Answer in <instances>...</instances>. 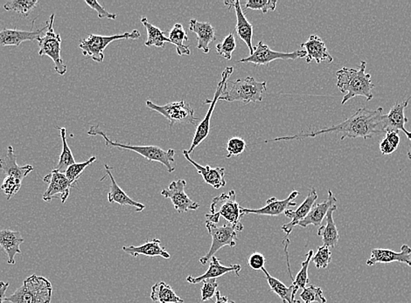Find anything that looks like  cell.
<instances>
[{
  "label": "cell",
  "instance_id": "cell-28",
  "mask_svg": "<svg viewBox=\"0 0 411 303\" xmlns=\"http://www.w3.org/2000/svg\"><path fill=\"white\" fill-rule=\"evenodd\" d=\"M106 174L110 177L111 179V186L110 192L108 193V201L110 203H117L120 205H130L133 206L136 208L137 212H141L146 208V205L141 204V203L137 202L131 199L129 196L124 192V190L121 188L118 183L115 182L113 175L111 173V168L108 164L104 166Z\"/></svg>",
  "mask_w": 411,
  "mask_h": 303
},
{
  "label": "cell",
  "instance_id": "cell-17",
  "mask_svg": "<svg viewBox=\"0 0 411 303\" xmlns=\"http://www.w3.org/2000/svg\"><path fill=\"white\" fill-rule=\"evenodd\" d=\"M411 247L404 244L401 247L400 252H395L393 250L381 249L375 248L371 251V256L367 260V265L374 266L378 263H392L399 262L406 264L411 267Z\"/></svg>",
  "mask_w": 411,
  "mask_h": 303
},
{
  "label": "cell",
  "instance_id": "cell-39",
  "mask_svg": "<svg viewBox=\"0 0 411 303\" xmlns=\"http://www.w3.org/2000/svg\"><path fill=\"white\" fill-rule=\"evenodd\" d=\"M236 38L233 33H230L224 38V40L221 43L217 44L215 49L220 56H223L225 60H230L232 59V54L236 50Z\"/></svg>",
  "mask_w": 411,
  "mask_h": 303
},
{
  "label": "cell",
  "instance_id": "cell-6",
  "mask_svg": "<svg viewBox=\"0 0 411 303\" xmlns=\"http://www.w3.org/2000/svg\"><path fill=\"white\" fill-rule=\"evenodd\" d=\"M227 83L230 85V88H227L221 96V101L242 102L244 104L261 102L263 93L267 90V82H258L254 77H246L245 79Z\"/></svg>",
  "mask_w": 411,
  "mask_h": 303
},
{
  "label": "cell",
  "instance_id": "cell-26",
  "mask_svg": "<svg viewBox=\"0 0 411 303\" xmlns=\"http://www.w3.org/2000/svg\"><path fill=\"white\" fill-rule=\"evenodd\" d=\"M189 30L194 32L197 36V49L204 54L210 53V44L215 41V29L210 22H200L192 19L189 21Z\"/></svg>",
  "mask_w": 411,
  "mask_h": 303
},
{
  "label": "cell",
  "instance_id": "cell-46",
  "mask_svg": "<svg viewBox=\"0 0 411 303\" xmlns=\"http://www.w3.org/2000/svg\"><path fill=\"white\" fill-rule=\"evenodd\" d=\"M85 3L89 8L95 10V11L98 12L99 19H111V21H115L118 17L117 14H111V12L106 11V10L102 8L98 1H96V0H85Z\"/></svg>",
  "mask_w": 411,
  "mask_h": 303
},
{
  "label": "cell",
  "instance_id": "cell-23",
  "mask_svg": "<svg viewBox=\"0 0 411 303\" xmlns=\"http://www.w3.org/2000/svg\"><path fill=\"white\" fill-rule=\"evenodd\" d=\"M337 203V199L333 192L329 190V197L326 201L319 203L313 205L311 208L309 214L303 221H300L298 225L301 227L306 228L308 225H314V227H320L322 225L324 218L326 217L327 212L330 210L331 207L335 205Z\"/></svg>",
  "mask_w": 411,
  "mask_h": 303
},
{
  "label": "cell",
  "instance_id": "cell-38",
  "mask_svg": "<svg viewBox=\"0 0 411 303\" xmlns=\"http://www.w3.org/2000/svg\"><path fill=\"white\" fill-rule=\"evenodd\" d=\"M96 161V157L94 156L89 157L88 160L85 161L83 163L74 164L71 166H69V168H67L64 174H65L67 179L69 180L70 183H71L74 186H76L77 181H78L80 177H81L87 167L91 166L93 163H95Z\"/></svg>",
  "mask_w": 411,
  "mask_h": 303
},
{
  "label": "cell",
  "instance_id": "cell-48",
  "mask_svg": "<svg viewBox=\"0 0 411 303\" xmlns=\"http://www.w3.org/2000/svg\"><path fill=\"white\" fill-rule=\"evenodd\" d=\"M385 138L388 141V143L392 145L395 149L397 150L401 140L399 132L388 131L386 135H385Z\"/></svg>",
  "mask_w": 411,
  "mask_h": 303
},
{
  "label": "cell",
  "instance_id": "cell-9",
  "mask_svg": "<svg viewBox=\"0 0 411 303\" xmlns=\"http://www.w3.org/2000/svg\"><path fill=\"white\" fill-rule=\"evenodd\" d=\"M233 71V67H227L226 69L223 70V74H221V80L219 83H218L213 100H207V101L205 102L206 103H210V107L208 109V111L207 114H206L203 121L201 122L200 124L197 125L190 149L188 150L189 154L194 153L195 148H197L202 142L207 139L208 135H210V120L215 109V105H216L217 102L219 101L221 96L223 95L225 90L227 89V80H229L230 76L232 75Z\"/></svg>",
  "mask_w": 411,
  "mask_h": 303
},
{
  "label": "cell",
  "instance_id": "cell-29",
  "mask_svg": "<svg viewBox=\"0 0 411 303\" xmlns=\"http://www.w3.org/2000/svg\"><path fill=\"white\" fill-rule=\"evenodd\" d=\"M123 251L134 258L139 257L140 256L148 257L159 256L164 258V259L168 260L171 257L168 251L166 250V248L162 246V240H159V238H153L152 240L146 241V243L139 247H123Z\"/></svg>",
  "mask_w": 411,
  "mask_h": 303
},
{
  "label": "cell",
  "instance_id": "cell-42",
  "mask_svg": "<svg viewBox=\"0 0 411 303\" xmlns=\"http://www.w3.org/2000/svg\"><path fill=\"white\" fill-rule=\"evenodd\" d=\"M331 260H332V252L329 247L325 246L318 247V252L311 259L318 269H326Z\"/></svg>",
  "mask_w": 411,
  "mask_h": 303
},
{
  "label": "cell",
  "instance_id": "cell-1",
  "mask_svg": "<svg viewBox=\"0 0 411 303\" xmlns=\"http://www.w3.org/2000/svg\"><path fill=\"white\" fill-rule=\"evenodd\" d=\"M329 133H342V137H340V140H344L348 137H361L367 140L371 139L375 135L386 134L384 109L361 108L357 109L354 115L339 124L329 128H324L322 130L306 132V133L301 132V133L292 135V137L278 138L276 141L302 140L304 138L316 137L318 135Z\"/></svg>",
  "mask_w": 411,
  "mask_h": 303
},
{
  "label": "cell",
  "instance_id": "cell-11",
  "mask_svg": "<svg viewBox=\"0 0 411 303\" xmlns=\"http://www.w3.org/2000/svg\"><path fill=\"white\" fill-rule=\"evenodd\" d=\"M206 227H207L208 234L212 237V244L210 251L205 256L201 257L200 262L205 266L210 262L214 254L224 247H236V240L237 238V228L230 224H225L221 227H218L216 224L206 221Z\"/></svg>",
  "mask_w": 411,
  "mask_h": 303
},
{
  "label": "cell",
  "instance_id": "cell-36",
  "mask_svg": "<svg viewBox=\"0 0 411 303\" xmlns=\"http://www.w3.org/2000/svg\"><path fill=\"white\" fill-rule=\"evenodd\" d=\"M313 257V250H310L307 254L306 260L301 264V269L298 273L295 279L292 280L291 286L293 287V295L296 296L298 290L306 289L309 283V276H308V269H309L310 262Z\"/></svg>",
  "mask_w": 411,
  "mask_h": 303
},
{
  "label": "cell",
  "instance_id": "cell-4",
  "mask_svg": "<svg viewBox=\"0 0 411 303\" xmlns=\"http://www.w3.org/2000/svg\"><path fill=\"white\" fill-rule=\"evenodd\" d=\"M53 287L49 280L33 275L25 279L23 285L5 299V303H51Z\"/></svg>",
  "mask_w": 411,
  "mask_h": 303
},
{
  "label": "cell",
  "instance_id": "cell-44",
  "mask_svg": "<svg viewBox=\"0 0 411 303\" xmlns=\"http://www.w3.org/2000/svg\"><path fill=\"white\" fill-rule=\"evenodd\" d=\"M247 147L246 142L243 138L238 137H233L230 138L226 145L227 151V159H230L231 157L239 156L243 153Z\"/></svg>",
  "mask_w": 411,
  "mask_h": 303
},
{
  "label": "cell",
  "instance_id": "cell-45",
  "mask_svg": "<svg viewBox=\"0 0 411 303\" xmlns=\"http://www.w3.org/2000/svg\"><path fill=\"white\" fill-rule=\"evenodd\" d=\"M218 288L216 279L204 280L203 286L201 287V302H207L215 296Z\"/></svg>",
  "mask_w": 411,
  "mask_h": 303
},
{
  "label": "cell",
  "instance_id": "cell-35",
  "mask_svg": "<svg viewBox=\"0 0 411 303\" xmlns=\"http://www.w3.org/2000/svg\"><path fill=\"white\" fill-rule=\"evenodd\" d=\"M57 130H59L60 138H62L63 142V150L62 153L60 155L59 162L56 167V170L59 172L65 173L67 168L69 166H71L72 164H76L75 157L73 156V153L67 144V137H66V128L56 127Z\"/></svg>",
  "mask_w": 411,
  "mask_h": 303
},
{
  "label": "cell",
  "instance_id": "cell-47",
  "mask_svg": "<svg viewBox=\"0 0 411 303\" xmlns=\"http://www.w3.org/2000/svg\"><path fill=\"white\" fill-rule=\"evenodd\" d=\"M248 263L254 270H262L265 267V258L262 254L255 252L249 256Z\"/></svg>",
  "mask_w": 411,
  "mask_h": 303
},
{
  "label": "cell",
  "instance_id": "cell-21",
  "mask_svg": "<svg viewBox=\"0 0 411 303\" xmlns=\"http://www.w3.org/2000/svg\"><path fill=\"white\" fill-rule=\"evenodd\" d=\"M300 47L307 52V63H310L313 60H315L317 64L323 61L332 63L333 61V58L327 49L325 41L316 34H311L306 43H302Z\"/></svg>",
  "mask_w": 411,
  "mask_h": 303
},
{
  "label": "cell",
  "instance_id": "cell-13",
  "mask_svg": "<svg viewBox=\"0 0 411 303\" xmlns=\"http://www.w3.org/2000/svg\"><path fill=\"white\" fill-rule=\"evenodd\" d=\"M187 182L184 179H179L177 181H173L170 183L168 188L164 189L162 195L164 198L170 199L175 205V210L179 214L189 211H197L200 205L192 201L185 192Z\"/></svg>",
  "mask_w": 411,
  "mask_h": 303
},
{
  "label": "cell",
  "instance_id": "cell-31",
  "mask_svg": "<svg viewBox=\"0 0 411 303\" xmlns=\"http://www.w3.org/2000/svg\"><path fill=\"white\" fill-rule=\"evenodd\" d=\"M150 298L154 302L184 303V301L179 298L172 287L166 284L165 282H157L152 287Z\"/></svg>",
  "mask_w": 411,
  "mask_h": 303
},
{
  "label": "cell",
  "instance_id": "cell-18",
  "mask_svg": "<svg viewBox=\"0 0 411 303\" xmlns=\"http://www.w3.org/2000/svg\"><path fill=\"white\" fill-rule=\"evenodd\" d=\"M411 96L406 101L403 102H397L391 107L388 114H384L385 128L386 133L388 131H403L406 135L408 139L411 142V132L406 128V124L409 122V119L406 117V109L409 105Z\"/></svg>",
  "mask_w": 411,
  "mask_h": 303
},
{
  "label": "cell",
  "instance_id": "cell-25",
  "mask_svg": "<svg viewBox=\"0 0 411 303\" xmlns=\"http://www.w3.org/2000/svg\"><path fill=\"white\" fill-rule=\"evenodd\" d=\"M24 243V238L19 231H0V247L8 256L9 265H15V256L21 254V245Z\"/></svg>",
  "mask_w": 411,
  "mask_h": 303
},
{
  "label": "cell",
  "instance_id": "cell-16",
  "mask_svg": "<svg viewBox=\"0 0 411 303\" xmlns=\"http://www.w3.org/2000/svg\"><path fill=\"white\" fill-rule=\"evenodd\" d=\"M48 24L45 27L33 31V27L30 31L18 30V29H3L0 31V47H19L25 41H38L46 33Z\"/></svg>",
  "mask_w": 411,
  "mask_h": 303
},
{
  "label": "cell",
  "instance_id": "cell-7",
  "mask_svg": "<svg viewBox=\"0 0 411 303\" xmlns=\"http://www.w3.org/2000/svg\"><path fill=\"white\" fill-rule=\"evenodd\" d=\"M141 37L139 30H133L131 33L111 35V36H104V35L91 34L85 40H83L79 45L85 56L91 58L95 63H102L104 60V52L109 45L120 40H137Z\"/></svg>",
  "mask_w": 411,
  "mask_h": 303
},
{
  "label": "cell",
  "instance_id": "cell-51",
  "mask_svg": "<svg viewBox=\"0 0 411 303\" xmlns=\"http://www.w3.org/2000/svg\"><path fill=\"white\" fill-rule=\"evenodd\" d=\"M215 298H216V302L215 303H236L234 302L229 301L227 296H223L221 295L220 291H217L216 294H215Z\"/></svg>",
  "mask_w": 411,
  "mask_h": 303
},
{
  "label": "cell",
  "instance_id": "cell-32",
  "mask_svg": "<svg viewBox=\"0 0 411 303\" xmlns=\"http://www.w3.org/2000/svg\"><path fill=\"white\" fill-rule=\"evenodd\" d=\"M265 273L269 288L278 295L282 300V303H293L296 301V296L293 295V287H287L280 280L271 276L268 271L263 267L262 269Z\"/></svg>",
  "mask_w": 411,
  "mask_h": 303
},
{
  "label": "cell",
  "instance_id": "cell-19",
  "mask_svg": "<svg viewBox=\"0 0 411 303\" xmlns=\"http://www.w3.org/2000/svg\"><path fill=\"white\" fill-rule=\"evenodd\" d=\"M317 199L318 193L316 189L313 187V188L310 189L309 192H308L306 199H304V202L298 206L296 211L291 210V209L285 211V215L287 216V218L291 219V222H289V223L282 225V230L287 234V237L285 238H288L294 227H296L300 221L307 217L311 208L315 205Z\"/></svg>",
  "mask_w": 411,
  "mask_h": 303
},
{
  "label": "cell",
  "instance_id": "cell-40",
  "mask_svg": "<svg viewBox=\"0 0 411 303\" xmlns=\"http://www.w3.org/2000/svg\"><path fill=\"white\" fill-rule=\"evenodd\" d=\"M300 298L304 303L327 302L325 296H324L323 290L315 285H311L304 289L300 294Z\"/></svg>",
  "mask_w": 411,
  "mask_h": 303
},
{
  "label": "cell",
  "instance_id": "cell-3",
  "mask_svg": "<svg viewBox=\"0 0 411 303\" xmlns=\"http://www.w3.org/2000/svg\"><path fill=\"white\" fill-rule=\"evenodd\" d=\"M89 135H100L105 141L106 146L110 148H118V149L134 151L141 155L144 159L148 161L159 162L166 166L169 173L175 172L176 168V161L175 159V150L170 149L165 150L158 146H133V145L124 144L118 142L112 141L108 137L104 131H102L99 126L92 125L88 131Z\"/></svg>",
  "mask_w": 411,
  "mask_h": 303
},
{
  "label": "cell",
  "instance_id": "cell-33",
  "mask_svg": "<svg viewBox=\"0 0 411 303\" xmlns=\"http://www.w3.org/2000/svg\"><path fill=\"white\" fill-rule=\"evenodd\" d=\"M170 43L175 45L179 56H190L189 46H185V41H188L187 32L181 24H175L169 33Z\"/></svg>",
  "mask_w": 411,
  "mask_h": 303
},
{
  "label": "cell",
  "instance_id": "cell-52",
  "mask_svg": "<svg viewBox=\"0 0 411 303\" xmlns=\"http://www.w3.org/2000/svg\"><path fill=\"white\" fill-rule=\"evenodd\" d=\"M407 156H408V159L411 160V149L409 151H408Z\"/></svg>",
  "mask_w": 411,
  "mask_h": 303
},
{
  "label": "cell",
  "instance_id": "cell-49",
  "mask_svg": "<svg viewBox=\"0 0 411 303\" xmlns=\"http://www.w3.org/2000/svg\"><path fill=\"white\" fill-rule=\"evenodd\" d=\"M380 150L383 155H390L395 153V151L397 150L395 149L392 145L388 143V141L386 139V138H384V139L380 143Z\"/></svg>",
  "mask_w": 411,
  "mask_h": 303
},
{
  "label": "cell",
  "instance_id": "cell-15",
  "mask_svg": "<svg viewBox=\"0 0 411 303\" xmlns=\"http://www.w3.org/2000/svg\"><path fill=\"white\" fill-rule=\"evenodd\" d=\"M300 194V192L293 191L288 196L287 199H282V201H279L275 197H272L266 201V205L262 208L248 209L242 207V214L243 216L245 214H256L277 217V216L285 214V211L289 210L291 207L296 206L297 203L293 201Z\"/></svg>",
  "mask_w": 411,
  "mask_h": 303
},
{
  "label": "cell",
  "instance_id": "cell-22",
  "mask_svg": "<svg viewBox=\"0 0 411 303\" xmlns=\"http://www.w3.org/2000/svg\"><path fill=\"white\" fill-rule=\"evenodd\" d=\"M183 155L189 163L195 166L200 175L203 177L205 183L213 186L214 189H221L226 186V180H225V169L223 167H216V168H212L210 166H202L201 164L195 162L190 157V154L188 150H183Z\"/></svg>",
  "mask_w": 411,
  "mask_h": 303
},
{
  "label": "cell",
  "instance_id": "cell-20",
  "mask_svg": "<svg viewBox=\"0 0 411 303\" xmlns=\"http://www.w3.org/2000/svg\"><path fill=\"white\" fill-rule=\"evenodd\" d=\"M224 4L229 8H233L236 14V32L237 36L247 45L249 50V56H252L254 52L253 47V25L249 23L248 19L245 17V14L241 6L239 1H225Z\"/></svg>",
  "mask_w": 411,
  "mask_h": 303
},
{
  "label": "cell",
  "instance_id": "cell-8",
  "mask_svg": "<svg viewBox=\"0 0 411 303\" xmlns=\"http://www.w3.org/2000/svg\"><path fill=\"white\" fill-rule=\"evenodd\" d=\"M54 14L50 16L47 21L48 27L46 33L38 40V56H48L53 60L54 70L58 75L64 76L67 73V67L62 58V37L56 34L54 29Z\"/></svg>",
  "mask_w": 411,
  "mask_h": 303
},
{
  "label": "cell",
  "instance_id": "cell-12",
  "mask_svg": "<svg viewBox=\"0 0 411 303\" xmlns=\"http://www.w3.org/2000/svg\"><path fill=\"white\" fill-rule=\"evenodd\" d=\"M307 52L302 49L291 52V53H282V52L273 51L267 45L259 41L258 46L254 47L252 56L244 58L238 63H252L255 65L268 66L269 63L276 60H297L306 58Z\"/></svg>",
  "mask_w": 411,
  "mask_h": 303
},
{
  "label": "cell",
  "instance_id": "cell-27",
  "mask_svg": "<svg viewBox=\"0 0 411 303\" xmlns=\"http://www.w3.org/2000/svg\"><path fill=\"white\" fill-rule=\"evenodd\" d=\"M0 169L3 170L6 177H14L23 181L25 177L33 172L34 167L28 166V164L25 166H19L14 148L9 146L5 157L0 159Z\"/></svg>",
  "mask_w": 411,
  "mask_h": 303
},
{
  "label": "cell",
  "instance_id": "cell-53",
  "mask_svg": "<svg viewBox=\"0 0 411 303\" xmlns=\"http://www.w3.org/2000/svg\"><path fill=\"white\" fill-rule=\"evenodd\" d=\"M293 303H301V301H298V300H296Z\"/></svg>",
  "mask_w": 411,
  "mask_h": 303
},
{
  "label": "cell",
  "instance_id": "cell-30",
  "mask_svg": "<svg viewBox=\"0 0 411 303\" xmlns=\"http://www.w3.org/2000/svg\"><path fill=\"white\" fill-rule=\"evenodd\" d=\"M337 208L338 207L336 205L330 208L326 214V225H321L318 230V235L322 237L323 246L329 248H335L340 240L339 230L333 219V212L337 210Z\"/></svg>",
  "mask_w": 411,
  "mask_h": 303
},
{
  "label": "cell",
  "instance_id": "cell-14",
  "mask_svg": "<svg viewBox=\"0 0 411 303\" xmlns=\"http://www.w3.org/2000/svg\"><path fill=\"white\" fill-rule=\"evenodd\" d=\"M43 181L48 183L47 191L43 194V201L49 203L60 195V201L65 204L70 194V189L75 187L67 179L65 174L53 170L51 173L44 177Z\"/></svg>",
  "mask_w": 411,
  "mask_h": 303
},
{
  "label": "cell",
  "instance_id": "cell-41",
  "mask_svg": "<svg viewBox=\"0 0 411 303\" xmlns=\"http://www.w3.org/2000/svg\"><path fill=\"white\" fill-rule=\"evenodd\" d=\"M22 186V180L14 177H6L0 186V191L5 192L6 198L11 199L16 193H18Z\"/></svg>",
  "mask_w": 411,
  "mask_h": 303
},
{
  "label": "cell",
  "instance_id": "cell-50",
  "mask_svg": "<svg viewBox=\"0 0 411 303\" xmlns=\"http://www.w3.org/2000/svg\"><path fill=\"white\" fill-rule=\"evenodd\" d=\"M9 286V282H0V303H5V293Z\"/></svg>",
  "mask_w": 411,
  "mask_h": 303
},
{
  "label": "cell",
  "instance_id": "cell-5",
  "mask_svg": "<svg viewBox=\"0 0 411 303\" xmlns=\"http://www.w3.org/2000/svg\"><path fill=\"white\" fill-rule=\"evenodd\" d=\"M242 207L236 201V193L234 190L229 192L223 193L215 197L210 205V214H206L208 222L217 224L221 217H223L230 225L237 228L238 232L243 230V225L241 223L243 217Z\"/></svg>",
  "mask_w": 411,
  "mask_h": 303
},
{
  "label": "cell",
  "instance_id": "cell-10",
  "mask_svg": "<svg viewBox=\"0 0 411 303\" xmlns=\"http://www.w3.org/2000/svg\"><path fill=\"white\" fill-rule=\"evenodd\" d=\"M146 107L159 113L169 121L170 128L175 124H190L197 125L199 119L195 117V111L185 101L170 102L164 106L154 104L150 100L146 102Z\"/></svg>",
  "mask_w": 411,
  "mask_h": 303
},
{
  "label": "cell",
  "instance_id": "cell-37",
  "mask_svg": "<svg viewBox=\"0 0 411 303\" xmlns=\"http://www.w3.org/2000/svg\"><path fill=\"white\" fill-rule=\"evenodd\" d=\"M38 4V0H12L4 5L5 11H14L23 17H28Z\"/></svg>",
  "mask_w": 411,
  "mask_h": 303
},
{
  "label": "cell",
  "instance_id": "cell-34",
  "mask_svg": "<svg viewBox=\"0 0 411 303\" xmlns=\"http://www.w3.org/2000/svg\"><path fill=\"white\" fill-rule=\"evenodd\" d=\"M141 22L147 32V40L144 43L146 47H164L166 43H170L169 38L165 36V33L155 25L150 23L147 18L143 17L141 19Z\"/></svg>",
  "mask_w": 411,
  "mask_h": 303
},
{
  "label": "cell",
  "instance_id": "cell-2",
  "mask_svg": "<svg viewBox=\"0 0 411 303\" xmlns=\"http://www.w3.org/2000/svg\"><path fill=\"white\" fill-rule=\"evenodd\" d=\"M366 69L367 63L362 60L358 69L342 67L337 71V87L345 95L342 98V105L357 96L365 98L368 102L374 98L372 91L375 85L372 82L371 76L366 73Z\"/></svg>",
  "mask_w": 411,
  "mask_h": 303
},
{
  "label": "cell",
  "instance_id": "cell-24",
  "mask_svg": "<svg viewBox=\"0 0 411 303\" xmlns=\"http://www.w3.org/2000/svg\"><path fill=\"white\" fill-rule=\"evenodd\" d=\"M242 269L238 264L236 265L224 266L221 263L219 259L217 257L213 256L210 260V267L207 272L204 275L192 277L191 276H188L187 282L191 283V284H197V283L203 282L204 280L210 279H217L227 273H236L239 276V272Z\"/></svg>",
  "mask_w": 411,
  "mask_h": 303
},
{
  "label": "cell",
  "instance_id": "cell-43",
  "mask_svg": "<svg viewBox=\"0 0 411 303\" xmlns=\"http://www.w3.org/2000/svg\"><path fill=\"white\" fill-rule=\"evenodd\" d=\"M277 0H249L246 2V9L258 10L262 11L263 14H267L269 11H275L277 8Z\"/></svg>",
  "mask_w": 411,
  "mask_h": 303
}]
</instances>
